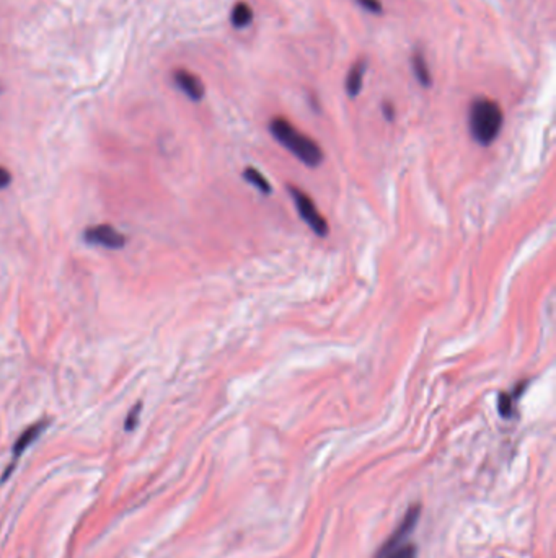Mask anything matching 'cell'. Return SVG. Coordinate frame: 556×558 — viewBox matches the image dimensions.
I'll return each mask as SVG.
<instances>
[{"instance_id": "1", "label": "cell", "mask_w": 556, "mask_h": 558, "mask_svg": "<svg viewBox=\"0 0 556 558\" xmlns=\"http://www.w3.org/2000/svg\"><path fill=\"white\" fill-rule=\"evenodd\" d=\"M269 131L281 146L286 147L307 167H318L322 163L323 152L318 144L309 136L302 134L297 128H294L287 120H284V118L271 120Z\"/></svg>"}, {"instance_id": "2", "label": "cell", "mask_w": 556, "mask_h": 558, "mask_svg": "<svg viewBox=\"0 0 556 558\" xmlns=\"http://www.w3.org/2000/svg\"><path fill=\"white\" fill-rule=\"evenodd\" d=\"M504 115L495 100L478 97L472 102L468 115L470 133L480 146H490L503 129Z\"/></svg>"}, {"instance_id": "3", "label": "cell", "mask_w": 556, "mask_h": 558, "mask_svg": "<svg viewBox=\"0 0 556 558\" xmlns=\"http://www.w3.org/2000/svg\"><path fill=\"white\" fill-rule=\"evenodd\" d=\"M289 192H291L294 204H296L297 211H299L300 219L310 227L311 232L318 235V237H325L328 234V222L325 221V217L316 210L311 198L302 192V189L294 188V186L289 188Z\"/></svg>"}, {"instance_id": "4", "label": "cell", "mask_w": 556, "mask_h": 558, "mask_svg": "<svg viewBox=\"0 0 556 558\" xmlns=\"http://www.w3.org/2000/svg\"><path fill=\"white\" fill-rule=\"evenodd\" d=\"M419 514H421V510H419V506H411L408 511H406L405 518L401 519V523L399 528L393 530V534L388 537V541L383 543L381 552H378V558L387 555L388 552L395 550V548H399L401 546H405V541L410 537V534L413 532L416 524H418L419 521Z\"/></svg>"}, {"instance_id": "5", "label": "cell", "mask_w": 556, "mask_h": 558, "mask_svg": "<svg viewBox=\"0 0 556 558\" xmlns=\"http://www.w3.org/2000/svg\"><path fill=\"white\" fill-rule=\"evenodd\" d=\"M85 242L98 245V247H105L108 250H119L126 245V237L121 232H117L113 225L102 224L88 227L84 232Z\"/></svg>"}, {"instance_id": "6", "label": "cell", "mask_w": 556, "mask_h": 558, "mask_svg": "<svg viewBox=\"0 0 556 558\" xmlns=\"http://www.w3.org/2000/svg\"><path fill=\"white\" fill-rule=\"evenodd\" d=\"M173 77L176 87L182 90L188 98H191L193 102H200V100L204 97V85H202V82L198 79L196 75L191 74V72L176 71Z\"/></svg>"}, {"instance_id": "7", "label": "cell", "mask_w": 556, "mask_h": 558, "mask_svg": "<svg viewBox=\"0 0 556 558\" xmlns=\"http://www.w3.org/2000/svg\"><path fill=\"white\" fill-rule=\"evenodd\" d=\"M46 426H48V421H38V423L28 426V428H26L23 433L18 436V439L15 441V444H13V449H12L13 461H17L18 457H20L21 454H23L26 449H28L31 444L36 441V439L41 436V433L46 429Z\"/></svg>"}, {"instance_id": "8", "label": "cell", "mask_w": 556, "mask_h": 558, "mask_svg": "<svg viewBox=\"0 0 556 558\" xmlns=\"http://www.w3.org/2000/svg\"><path fill=\"white\" fill-rule=\"evenodd\" d=\"M364 72H365V64L361 61L356 62V64L351 67V71L347 72L346 92L349 97L354 98L361 93V89H363V80H364Z\"/></svg>"}, {"instance_id": "9", "label": "cell", "mask_w": 556, "mask_h": 558, "mask_svg": "<svg viewBox=\"0 0 556 558\" xmlns=\"http://www.w3.org/2000/svg\"><path fill=\"white\" fill-rule=\"evenodd\" d=\"M411 66H413V72L418 79L419 84L423 87H429L431 85V71H429V66L426 62V57L423 56V53H414L413 57H411Z\"/></svg>"}, {"instance_id": "10", "label": "cell", "mask_w": 556, "mask_h": 558, "mask_svg": "<svg viewBox=\"0 0 556 558\" xmlns=\"http://www.w3.org/2000/svg\"><path fill=\"white\" fill-rule=\"evenodd\" d=\"M253 20V10L251 7L245 2L237 3L232 10V25L235 28H245L251 24Z\"/></svg>"}, {"instance_id": "11", "label": "cell", "mask_w": 556, "mask_h": 558, "mask_svg": "<svg viewBox=\"0 0 556 558\" xmlns=\"http://www.w3.org/2000/svg\"><path fill=\"white\" fill-rule=\"evenodd\" d=\"M243 178H245L251 186H255L258 192H261L263 194L271 193V183L265 178V175L261 174L260 170L253 169V167H248V169L243 171Z\"/></svg>"}, {"instance_id": "12", "label": "cell", "mask_w": 556, "mask_h": 558, "mask_svg": "<svg viewBox=\"0 0 556 558\" xmlns=\"http://www.w3.org/2000/svg\"><path fill=\"white\" fill-rule=\"evenodd\" d=\"M514 400H515L514 396H509V393H501L498 407H499V413L504 416V418H510V416H512Z\"/></svg>"}, {"instance_id": "13", "label": "cell", "mask_w": 556, "mask_h": 558, "mask_svg": "<svg viewBox=\"0 0 556 558\" xmlns=\"http://www.w3.org/2000/svg\"><path fill=\"white\" fill-rule=\"evenodd\" d=\"M381 558H416V547L414 546H401L395 550L388 552L387 555Z\"/></svg>"}, {"instance_id": "14", "label": "cell", "mask_w": 556, "mask_h": 558, "mask_svg": "<svg viewBox=\"0 0 556 558\" xmlns=\"http://www.w3.org/2000/svg\"><path fill=\"white\" fill-rule=\"evenodd\" d=\"M139 415H141V403H137V405H135L133 410L129 411L128 418H126V425H124L126 431H133L135 426H137Z\"/></svg>"}, {"instance_id": "15", "label": "cell", "mask_w": 556, "mask_h": 558, "mask_svg": "<svg viewBox=\"0 0 556 558\" xmlns=\"http://www.w3.org/2000/svg\"><path fill=\"white\" fill-rule=\"evenodd\" d=\"M356 2L370 13H382V3L378 0H356Z\"/></svg>"}, {"instance_id": "16", "label": "cell", "mask_w": 556, "mask_h": 558, "mask_svg": "<svg viewBox=\"0 0 556 558\" xmlns=\"http://www.w3.org/2000/svg\"><path fill=\"white\" fill-rule=\"evenodd\" d=\"M10 183H12L10 171H8L7 169H3V167H0V189L7 188Z\"/></svg>"}, {"instance_id": "17", "label": "cell", "mask_w": 556, "mask_h": 558, "mask_svg": "<svg viewBox=\"0 0 556 558\" xmlns=\"http://www.w3.org/2000/svg\"><path fill=\"white\" fill-rule=\"evenodd\" d=\"M383 115H385L388 121H392L393 116H395V111H393V106L390 103H385V105H383Z\"/></svg>"}]
</instances>
